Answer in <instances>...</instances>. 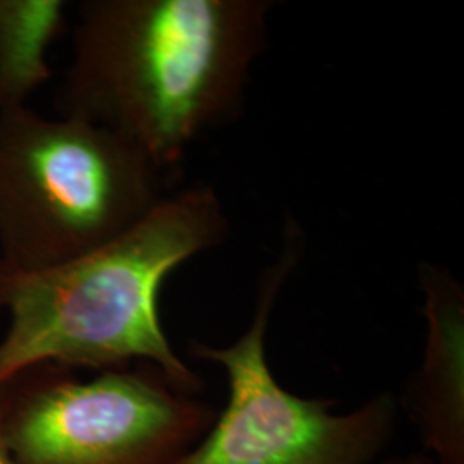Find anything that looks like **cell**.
I'll return each mask as SVG.
<instances>
[{
  "mask_svg": "<svg viewBox=\"0 0 464 464\" xmlns=\"http://www.w3.org/2000/svg\"><path fill=\"white\" fill-rule=\"evenodd\" d=\"M272 9L268 0H86L63 116L112 131L162 170L179 164L241 116Z\"/></svg>",
  "mask_w": 464,
  "mask_h": 464,
  "instance_id": "6da1fadb",
  "label": "cell"
},
{
  "mask_svg": "<svg viewBox=\"0 0 464 464\" xmlns=\"http://www.w3.org/2000/svg\"><path fill=\"white\" fill-rule=\"evenodd\" d=\"M227 232L216 189L195 184L82 256L42 270L0 262V383L36 365L105 372L147 363L199 394L198 373L169 343L159 296L178 266L222 245Z\"/></svg>",
  "mask_w": 464,
  "mask_h": 464,
  "instance_id": "7a4b0ae2",
  "label": "cell"
},
{
  "mask_svg": "<svg viewBox=\"0 0 464 464\" xmlns=\"http://www.w3.org/2000/svg\"><path fill=\"white\" fill-rule=\"evenodd\" d=\"M162 172L83 119L2 111L0 262L42 270L112 241L164 198Z\"/></svg>",
  "mask_w": 464,
  "mask_h": 464,
  "instance_id": "3957f363",
  "label": "cell"
},
{
  "mask_svg": "<svg viewBox=\"0 0 464 464\" xmlns=\"http://www.w3.org/2000/svg\"><path fill=\"white\" fill-rule=\"evenodd\" d=\"M2 433L17 464H174L217 410L138 363L83 381L36 365L0 383Z\"/></svg>",
  "mask_w": 464,
  "mask_h": 464,
  "instance_id": "277c9868",
  "label": "cell"
},
{
  "mask_svg": "<svg viewBox=\"0 0 464 464\" xmlns=\"http://www.w3.org/2000/svg\"><path fill=\"white\" fill-rule=\"evenodd\" d=\"M299 241L298 231L289 229L237 341L220 348L191 343L193 358L222 368L229 394L210 429L174 464H372L392 440L399 411L392 394L334 413L332 401L299 398L272 373L266 331L282 284L298 262Z\"/></svg>",
  "mask_w": 464,
  "mask_h": 464,
  "instance_id": "5b68a950",
  "label": "cell"
},
{
  "mask_svg": "<svg viewBox=\"0 0 464 464\" xmlns=\"http://www.w3.org/2000/svg\"><path fill=\"white\" fill-rule=\"evenodd\" d=\"M427 349L404 411L437 464H464L463 296L449 282H427Z\"/></svg>",
  "mask_w": 464,
  "mask_h": 464,
  "instance_id": "8992f818",
  "label": "cell"
},
{
  "mask_svg": "<svg viewBox=\"0 0 464 464\" xmlns=\"http://www.w3.org/2000/svg\"><path fill=\"white\" fill-rule=\"evenodd\" d=\"M63 0H0V112L26 107L50 82V45L63 32Z\"/></svg>",
  "mask_w": 464,
  "mask_h": 464,
  "instance_id": "52a82bcc",
  "label": "cell"
},
{
  "mask_svg": "<svg viewBox=\"0 0 464 464\" xmlns=\"http://www.w3.org/2000/svg\"><path fill=\"white\" fill-rule=\"evenodd\" d=\"M381 464H437L425 452H410L404 456H394L389 459H383Z\"/></svg>",
  "mask_w": 464,
  "mask_h": 464,
  "instance_id": "ba28073f",
  "label": "cell"
},
{
  "mask_svg": "<svg viewBox=\"0 0 464 464\" xmlns=\"http://www.w3.org/2000/svg\"><path fill=\"white\" fill-rule=\"evenodd\" d=\"M0 464H17L13 456L9 454L5 440H4V433H2V411H0Z\"/></svg>",
  "mask_w": 464,
  "mask_h": 464,
  "instance_id": "9c48e42d",
  "label": "cell"
}]
</instances>
